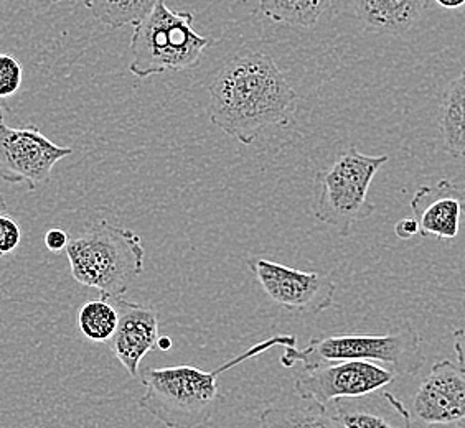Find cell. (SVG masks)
<instances>
[{
    "instance_id": "f1b7e54d",
    "label": "cell",
    "mask_w": 465,
    "mask_h": 428,
    "mask_svg": "<svg viewBox=\"0 0 465 428\" xmlns=\"http://www.w3.org/2000/svg\"><path fill=\"white\" fill-rule=\"evenodd\" d=\"M459 428H465V417L459 422Z\"/></svg>"
},
{
    "instance_id": "484cf974",
    "label": "cell",
    "mask_w": 465,
    "mask_h": 428,
    "mask_svg": "<svg viewBox=\"0 0 465 428\" xmlns=\"http://www.w3.org/2000/svg\"><path fill=\"white\" fill-rule=\"evenodd\" d=\"M30 5H34L35 9H45V7H50V5H54V4H60L63 0H27Z\"/></svg>"
},
{
    "instance_id": "5bb4252c",
    "label": "cell",
    "mask_w": 465,
    "mask_h": 428,
    "mask_svg": "<svg viewBox=\"0 0 465 428\" xmlns=\"http://www.w3.org/2000/svg\"><path fill=\"white\" fill-rule=\"evenodd\" d=\"M353 9L370 32L403 35L428 9V0H353Z\"/></svg>"
},
{
    "instance_id": "277c9868",
    "label": "cell",
    "mask_w": 465,
    "mask_h": 428,
    "mask_svg": "<svg viewBox=\"0 0 465 428\" xmlns=\"http://www.w3.org/2000/svg\"><path fill=\"white\" fill-rule=\"evenodd\" d=\"M420 333L404 325L386 335H322L309 341L302 349L286 346L281 357L284 367L302 365L305 371L341 361L383 363L394 374L412 375L424 365Z\"/></svg>"
},
{
    "instance_id": "44dd1931",
    "label": "cell",
    "mask_w": 465,
    "mask_h": 428,
    "mask_svg": "<svg viewBox=\"0 0 465 428\" xmlns=\"http://www.w3.org/2000/svg\"><path fill=\"white\" fill-rule=\"evenodd\" d=\"M22 242V228L9 213H0V258L14 254Z\"/></svg>"
},
{
    "instance_id": "8fae6325",
    "label": "cell",
    "mask_w": 465,
    "mask_h": 428,
    "mask_svg": "<svg viewBox=\"0 0 465 428\" xmlns=\"http://www.w3.org/2000/svg\"><path fill=\"white\" fill-rule=\"evenodd\" d=\"M119 313L117 328L109 339L111 353L133 377L139 375V367L147 353L157 346L159 313L149 305L137 304L117 297L111 300Z\"/></svg>"
},
{
    "instance_id": "7402d4cb",
    "label": "cell",
    "mask_w": 465,
    "mask_h": 428,
    "mask_svg": "<svg viewBox=\"0 0 465 428\" xmlns=\"http://www.w3.org/2000/svg\"><path fill=\"white\" fill-rule=\"evenodd\" d=\"M70 242V234L62 228H52L45 234L46 249L54 254H62L68 248Z\"/></svg>"
},
{
    "instance_id": "52a82bcc",
    "label": "cell",
    "mask_w": 465,
    "mask_h": 428,
    "mask_svg": "<svg viewBox=\"0 0 465 428\" xmlns=\"http://www.w3.org/2000/svg\"><path fill=\"white\" fill-rule=\"evenodd\" d=\"M73 151L52 142L36 125L10 127L0 122V179L30 190L45 185L54 167Z\"/></svg>"
},
{
    "instance_id": "ac0fdd59",
    "label": "cell",
    "mask_w": 465,
    "mask_h": 428,
    "mask_svg": "<svg viewBox=\"0 0 465 428\" xmlns=\"http://www.w3.org/2000/svg\"><path fill=\"white\" fill-rule=\"evenodd\" d=\"M159 2L161 0H84V7L108 27H135Z\"/></svg>"
},
{
    "instance_id": "d6986e66",
    "label": "cell",
    "mask_w": 465,
    "mask_h": 428,
    "mask_svg": "<svg viewBox=\"0 0 465 428\" xmlns=\"http://www.w3.org/2000/svg\"><path fill=\"white\" fill-rule=\"evenodd\" d=\"M119 313L116 305L108 298L99 297L83 305L78 313L80 331L94 343H108L117 328Z\"/></svg>"
},
{
    "instance_id": "9c48e42d",
    "label": "cell",
    "mask_w": 465,
    "mask_h": 428,
    "mask_svg": "<svg viewBox=\"0 0 465 428\" xmlns=\"http://www.w3.org/2000/svg\"><path fill=\"white\" fill-rule=\"evenodd\" d=\"M393 371L371 361H341L305 371L295 379L299 397L315 401L323 407L337 399L361 397L381 391L394 383Z\"/></svg>"
},
{
    "instance_id": "5b68a950",
    "label": "cell",
    "mask_w": 465,
    "mask_h": 428,
    "mask_svg": "<svg viewBox=\"0 0 465 428\" xmlns=\"http://www.w3.org/2000/svg\"><path fill=\"white\" fill-rule=\"evenodd\" d=\"M213 40L193 30V14L175 12L161 0L134 27L129 42L131 73L145 80L162 73L195 68Z\"/></svg>"
},
{
    "instance_id": "4fadbf2b",
    "label": "cell",
    "mask_w": 465,
    "mask_h": 428,
    "mask_svg": "<svg viewBox=\"0 0 465 428\" xmlns=\"http://www.w3.org/2000/svg\"><path fill=\"white\" fill-rule=\"evenodd\" d=\"M327 409L343 428H411V413L403 402L383 391L337 399Z\"/></svg>"
},
{
    "instance_id": "e0dca14e",
    "label": "cell",
    "mask_w": 465,
    "mask_h": 428,
    "mask_svg": "<svg viewBox=\"0 0 465 428\" xmlns=\"http://www.w3.org/2000/svg\"><path fill=\"white\" fill-rule=\"evenodd\" d=\"M333 0H258L261 14L287 27L313 28Z\"/></svg>"
},
{
    "instance_id": "7c38bea8",
    "label": "cell",
    "mask_w": 465,
    "mask_h": 428,
    "mask_svg": "<svg viewBox=\"0 0 465 428\" xmlns=\"http://www.w3.org/2000/svg\"><path fill=\"white\" fill-rule=\"evenodd\" d=\"M411 209L422 238L454 239L460 229V213H465V188L449 180L420 187L412 197Z\"/></svg>"
},
{
    "instance_id": "4dcf8cb0",
    "label": "cell",
    "mask_w": 465,
    "mask_h": 428,
    "mask_svg": "<svg viewBox=\"0 0 465 428\" xmlns=\"http://www.w3.org/2000/svg\"><path fill=\"white\" fill-rule=\"evenodd\" d=\"M0 2H2V0H0Z\"/></svg>"
},
{
    "instance_id": "ba28073f",
    "label": "cell",
    "mask_w": 465,
    "mask_h": 428,
    "mask_svg": "<svg viewBox=\"0 0 465 428\" xmlns=\"http://www.w3.org/2000/svg\"><path fill=\"white\" fill-rule=\"evenodd\" d=\"M246 264L262 292L287 312L319 315L333 305L337 286L323 272L287 268L260 256L251 258Z\"/></svg>"
},
{
    "instance_id": "83f0119b",
    "label": "cell",
    "mask_w": 465,
    "mask_h": 428,
    "mask_svg": "<svg viewBox=\"0 0 465 428\" xmlns=\"http://www.w3.org/2000/svg\"><path fill=\"white\" fill-rule=\"evenodd\" d=\"M0 213H9V205L2 193H0Z\"/></svg>"
},
{
    "instance_id": "603a6c76",
    "label": "cell",
    "mask_w": 465,
    "mask_h": 428,
    "mask_svg": "<svg viewBox=\"0 0 465 428\" xmlns=\"http://www.w3.org/2000/svg\"><path fill=\"white\" fill-rule=\"evenodd\" d=\"M394 232L400 239L406 241L420 234V224L416 221V218H403L394 226Z\"/></svg>"
},
{
    "instance_id": "4316f807",
    "label": "cell",
    "mask_w": 465,
    "mask_h": 428,
    "mask_svg": "<svg viewBox=\"0 0 465 428\" xmlns=\"http://www.w3.org/2000/svg\"><path fill=\"white\" fill-rule=\"evenodd\" d=\"M155 348H159L161 351H169L172 348V339L169 336H159Z\"/></svg>"
},
{
    "instance_id": "ffe728a7",
    "label": "cell",
    "mask_w": 465,
    "mask_h": 428,
    "mask_svg": "<svg viewBox=\"0 0 465 428\" xmlns=\"http://www.w3.org/2000/svg\"><path fill=\"white\" fill-rule=\"evenodd\" d=\"M24 81V68L15 56L0 54V99L17 94Z\"/></svg>"
},
{
    "instance_id": "30bf717a",
    "label": "cell",
    "mask_w": 465,
    "mask_h": 428,
    "mask_svg": "<svg viewBox=\"0 0 465 428\" xmlns=\"http://www.w3.org/2000/svg\"><path fill=\"white\" fill-rule=\"evenodd\" d=\"M412 415L428 425H449L464 419V371L448 359L436 363L412 399Z\"/></svg>"
},
{
    "instance_id": "9a60e30c",
    "label": "cell",
    "mask_w": 465,
    "mask_h": 428,
    "mask_svg": "<svg viewBox=\"0 0 465 428\" xmlns=\"http://www.w3.org/2000/svg\"><path fill=\"white\" fill-rule=\"evenodd\" d=\"M299 397V395H297ZM261 428H343L327 407L309 399L278 402L261 412Z\"/></svg>"
},
{
    "instance_id": "3957f363",
    "label": "cell",
    "mask_w": 465,
    "mask_h": 428,
    "mask_svg": "<svg viewBox=\"0 0 465 428\" xmlns=\"http://www.w3.org/2000/svg\"><path fill=\"white\" fill-rule=\"evenodd\" d=\"M66 258L72 276L80 286L98 290L99 297L114 300L143 272V239L134 231L99 219L68 232Z\"/></svg>"
},
{
    "instance_id": "2e32d148",
    "label": "cell",
    "mask_w": 465,
    "mask_h": 428,
    "mask_svg": "<svg viewBox=\"0 0 465 428\" xmlns=\"http://www.w3.org/2000/svg\"><path fill=\"white\" fill-rule=\"evenodd\" d=\"M439 127L446 152L454 159H465V70L444 91Z\"/></svg>"
},
{
    "instance_id": "7a4b0ae2",
    "label": "cell",
    "mask_w": 465,
    "mask_h": 428,
    "mask_svg": "<svg viewBox=\"0 0 465 428\" xmlns=\"http://www.w3.org/2000/svg\"><path fill=\"white\" fill-rule=\"evenodd\" d=\"M294 335H278L261 341L252 348L230 359L215 371L195 366H172L141 373L143 395L139 399L143 411L153 415L167 428H195L215 415L223 404L218 377L251 357L260 356L276 346H294Z\"/></svg>"
},
{
    "instance_id": "8992f818",
    "label": "cell",
    "mask_w": 465,
    "mask_h": 428,
    "mask_svg": "<svg viewBox=\"0 0 465 428\" xmlns=\"http://www.w3.org/2000/svg\"><path fill=\"white\" fill-rule=\"evenodd\" d=\"M388 160V155L371 157L358 152L357 147H349L329 169L317 171L312 206L315 219L331 226L341 238H349L353 226L375 211V205L368 201V190Z\"/></svg>"
},
{
    "instance_id": "6da1fadb",
    "label": "cell",
    "mask_w": 465,
    "mask_h": 428,
    "mask_svg": "<svg viewBox=\"0 0 465 428\" xmlns=\"http://www.w3.org/2000/svg\"><path fill=\"white\" fill-rule=\"evenodd\" d=\"M208 91L212 124L244 145L268 127L291 124L299 102L276 62L262 52H242L224 63Z\"/></svg>"
},
{
    "instance_id": "f546056e",
    "label": "cell",
    "mask_w": 465,
    "mask_h": 428,
    "mask_svg": "<svg viewBox=\"0 0 465 428\" xmlns=\"http://www.w3.org/2000/svg\"><path fill=\"white\" fill-rule=\"evenodd\" d=\"M2 121H4V109L0 107V122H2Z\"/></svg>"
},
{
    "instance_id": "cb8c5ba5",
    "label": "cell",
    "mask_w": 465,
    "mask_h": 428,
    "mask_svg": "<svg viewBox=\"0 0 465 428\" xmlns=\"http://www.w3.org/2000/svg\"><path fill=\"white\" fill-rule=\"evenodd\" d=\"M454 338V351H456L459 367L465 373V326L452 333Z\"/></svg>"
},
{
    "instance_id": "d4e9b609",
    "label": "cell",
    "mask_w": 465,
    "mask_h": 428,
    "mask_svg": "<svg viewBox=\"0 0 465 428\" xmlns=\"http://www.w3.org/2000/svg\"><path fill=\"white\" fill-rule=\"evenodd\" d=\"M436 4L444 9H460L464 7L465 0H436Z\"/></svg>"
}]
</instances>
